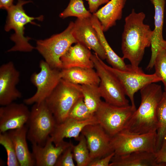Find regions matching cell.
I'll return each mask as SVG.
<instances>
[{
	"label": "cell",
	"mask_w": 166,
	"mask_h": 166,
	"mask_svg": "<svg viewBox=\"0 0 166 166\" xmlns=\"http://www.w3.org/2000/svg\"><path fill=\"white\" fill-rule=\"evenodd\" d=\"M81 87L85 105L91 113L94 114L102 101L98 85H81Z\"/></svg>",
	"instance_id": "26"
},
{
	"label": "cell",
	"mask_w": 166,
	"mask_h": 166,
	"mask_svg": "<svg viewBox=\"0 0 166 166\" xmlns=\"http://www.w3.org/2000/svg\"><path fill=\"white\" fill-rule=\"evenodd\" d=\"M20 73L10 61L0 67V105L4 106L21 98L22 94L16 86L20 81Z\"/></svg>",
	"instance_id": "13"
},
{
	"label": "cell",
	"mask_w": 166,
	"mask_h": 166,
	"mask_svg": "<svg viewBox=\"0 0 166 166\" xmlns=\"http://www.w3.org/2000/svg\"><path fill=\"white\" fill-rule=\"evenodd\" d=\"M88 2L89 11L93 14L96 12L99 7L107 3L109 0H86Z\"/></svg>",
	"instance_id": "35"
},
{
	"label": "cell",
	"mask_w": 166,
	"mask_h": 166,
	"mask_svg": "<svg viewBox=\"0 0 166 166\" xmlns=\"http://www.w3.org/2000/svg\"><path fill=\"white\" fill-rule=\"evenodd\" d=\"M28 127L26 124L7 132L14 144L20 166L35 165L32 153L29 151L26 139Z\"/></svg>",
	"instance_id": "20"
},
{
	"label": "cell",
	"mask_w": 166,
	"mask_h": 166,
	"mask_svg": "<svg viewBox=\"0 0 166 166\" xmlns=\"http://www.w3.org/2000/svg\"><path fill=\"white\" fill-rule=\"evenodd\" d=\"M105 66L119 80L126 95L130 100L131 105L135 108V93L150 84L162 81V80L155 73L152 74H146L142 70L137 72H129L114 68L106 64Z\"/></svg>",
	"instance_id": "11"
},
{
	"label": "cell",
	"mask_w": 166,
	"mask_h": 166,
	"mask_svg": "<svg viewBox=\"0 0 166 166\" xmlns=\"http://www.w3.org/2000/svg\"><path fill=\"white\" fill-rule=\"evenodd\" d=\"M27 139L32 144L43 146L57 124L45 101L34 104L26 123Z\"/></svg>",
	"instance_id": "6"
},
{
	"label": "cell",
	"mask_w": 166,
	"mask_h": 166,
	"mask_svg": "<svg viewBox=\"0 0 166 166\" xmlns=\"http://www.w3.org/2000/svg\"><path fill=\"white\" fill-rule=\"evenodd\" d=\"M94 114L91 113L85 105L83 97H81L73 105L69 113L67 118L84 120L90 118Z\"/></svg>",
	"instance_id": "30"
},
{
	"label": "cell",
	"mask_w": 166,
	"mask_h": 166,
	"mask_svg": "<svg viewBox=\"0 0 166 166\" xmlns=\"http://www.w3.org/2000/svg\"><path fill=\"white\" fill-rule=\"evenodd\" d=\"M81 134L86 139L92 160L113 152L111 144V137L98 123L86 125Z\"/></svg>",
	"instance_id": "12"
},
{
	"label": "cell",
	"mask_w": 166,
	"mask_h": 166,
	"mask_svg": "<svg viewBox=\"0 0 166 166\" xmlns=\"http://www.w3.org/2000/svg\"><path fill=\"white\" fill-rule=\"evenodd\" d=\"M140 91V105L123 130L136 134L156 132L158 128L156 111L163 93L161 86L156 83H152Z\"/></svg>",
	"instance_id": "2"
},
{
	"label": "cell",
	"mask_w": 166,
	"mask_h": 166,
	"mask_svg": "<svg viewBox=\"0 0 166 166\" xmlns=\"http://www.w3.org/2000/svg\"><path fill=\"white\" fill-rule=\"evenodd\" d=\"M61 78L77 85H99L100 78L93 68L74 67L61 70Z\"/></svg>",
	"instance_id": "24"
},
{
	"label": "cell",
	"mask_w": 166,
	"mask_h": 166,
	"mask_svg": "<svg viewBox=\"0 0 166 166\" xmlns=\"http://www.w3.org/2000/svg\"><path fill=\"white\" fill-rule=\"evenodd\" d=\"M73 144L66 148L58 158L55 166H75L72 151Z\"/></svg>",
	"instance_id": "32"
},
{
	"label": "cell",
	"mask_w": 166,
	"mask_h": 166,
	"mask_svg": "<svg viewBox=\"0 0 166 166\" xmlns=\"http://www.w3.org/2000/svg\"><path fill=\"white\" fill-rule=\"evenodd\" d=\"M16 5H13L7 10L8 15L4 29L6 32L13 29L15 31L10 38L11 40L15 43V45L7 50L8 52L20 51L30 52L34 49L29 42L31 38L25 37L24 36L25 26L30 23L33 25L39 26L33 21L37 19L42 21L43 16L35 18L30 17L27 14L23 8V6L26 4L31 2L18 0Z\"/></svg>",
	"instance_id": "3"
},
{
	"label": "cell",
	"mask_w": 166,
	"mask_h": 166,
	"mask_svg": "<svg viewBox=\"0 0 166 166\" xmlns=\"http://www.w3.org/2000/svg\"><path fill=\"white\" fill-rule=\"evenodd\" d=\"M93 26L95 29L100 42L105 52L106 59L108 63L114 68L122 71L132 72L134 70L130 65H127L124 59L119 57L109 45L105 36L101 24L97 18L93 14L91 17Z\"/></svg>",
	"instance_id": "23"
},
{
	"label": "cell",
	"mask_w": 166,
	"mask_h": 166,
	"mask_svg": "<svg viewBox=\"0 0 166 166\" xmlns=\"http://www.w3.org/2000/svg\"><path fill=\"white\" fill-rule=\"evenodd\" d=\"M154 67L155 73L162 80L166 90V49L165 48H162L158 52Z\"/></svg>",
	"instance_id": "31"
},
{
	"label": "cell",
	"mask_w": 166,
	"mask_h": 166,
	"mask_svg": "<svg viewBox=\"0 0 166 166\" xmlns=\"http://www.w3.org/2000/svg\"><path fill=\"white\" fill-rule=\"evenodd\" d=\"M92 54L89 49L77 42L71 46L61 57L62 69L74 67L93 68L94 64L91 59Z\"/></svg>",
	"instance_id": "19"
},
{
	"label": "cell",
	"mask_w": 166,
	"mask_h": 166,
	"mask_svg": "<svg viewBox=\"0 0 166 166\" xmlns=\"http://www.w3.org/2000/svg\"><path fill=\"white\" fill-rule=\"evenodd\" d=\"M98 123L94 114L90 118L84 120L67 118L63 122L56 124L50 136L56 146L64 140L65 138H73L78 140L80 133L85 126Z\"/></svg>",
	"instance_id": "18"
},
{
	"label": "cell",
	"mask_w": 166,
	"mask_h": 166,
	"mask_svg": "<svg viewBox=\"0 0 166 166\" xmlns=\"http://www.w3.org/2000/svg\"><path fill=\"white\" fill-rule=\"evenodd\" d=\"M53 144L50 136L43 146L32 144V153L35 166H55L60 156L72 143L64 140L57 146H54Z\"/></svg>",
	"instance_id": "17"
},
{
	"label": "cell",
	"mask_w": 166,
	"mask_h": 166,
	"mask_svg": "<svg viewBox=\"0 0 166 166\" xmlns=\"http://www.w3.org/2000/svg\"><path fill=\"white\" fill-rule=\"evenodd\" d=\"M136 109L131 105L118 106L102 101L94 115L98 124L111 137L124 129Z\"/></svg>",
	"instance_id": "9"
},
{
	"label": "cell",
	"mask_w": 166,
	"mask_h": 166,
	"mask_svg": "<svg viewBox=\"0 0 166 166\" xmlns=\"http://www.w3.org/2000/svg\"><path fill=\"white\" fill-rule=\"evenodd\" d=\"M78 144L73 145L74 159L77 166H88L92 161L85 137L81 133L78 140Z\"/></svg>",
	"instance_id": "27"
},
{
	"label": "cell",
	"mask_w": 166,
	"mask_h": 166,
	"mask_svg": "<svg viewBox=\"0 0 166 166\" xmlns=\"http://www.w3.org/2000/svg\"><path fill=\"white\" fill-rule=\"evenodd\" d=\"M114 152L103 157L92 160L88 166H109L112 159L114 156Z\"/></svg>",
	"instance_id": "33"
},
{
	"label": "cell",
	"mask_w": 166,
	"mask_h": 166,
	"mask_svg": "<svg viewBox=\"0 0 166 166\" xmlns=\"http://www.w3.org/2000/svg\"><path fill=\"white\" fill-rule=\"evenodd\" d=\"M145 14L136 13L132 9L125 18L122 36L121 48L124 59H128L132 69L136 71L142 70L139 67L146 48L151 46L153 30L144 23Z\"/></svg>",
	"instance_id": "1"
},
{
	"label": "cell",
	"mask_w": 166,
	"mask_h": 166,
	"mask_svg": "<svg viewBox=\"0 0 166 166\" xmlns=\"http://www.w3.org/2000/svg\"><path fill=\"white\" fill-rule=\"evenodd\" d=\"M39 67V72L34 73L31 76L30 81L37 91L33 96L24 100V103L26 105L45 101L62 79L61 69L51 68L45 61H40Z\"/></svg>",
	"instance_id": "10"
},
{
	"label": "cell",
	"mask_w": 166,
	"mask_h": 166,
	"mask_svg": "<svg viewBox=\"0 0 166 166\" xmlns=\"http://www.w3.org/2000/svg\"><path fill=\"white\" fill-rule=\"evenodd\" d=\"M14 0H0V7L7 10L13 5Z\"/></svg>",
	"instance_id": "36"
},
{
	"label": "cell",
	"mask_w": 166,
	"mask_h": 166,
	"mask_svg": "<svg viewBox=\"0 0 166 166\" xmlns=\"http://www.w3.org/2000/svg\"><path fill=\"white\" fill-rule=\"evenodd\" d=\"M92 15L85 7L83 0H70L67 6L60 14L59 17L63 19L69 17L83 19L90 18Z\"/></svg>",
	"instance_id": "28"
},
{
	"label": "cell",
	"mask_w": 166,
	"mask_h": 166,
	"mask_svg": "<svg viewBox=\"0 0 166 166\" xmlns=\"http://www.w3.org/2000/svg\"><path fill=\"white\" fill-rule=\"evenodd\" d=\"M73 25L74 22L71 21L62 32L37 41L35 48L53 68L62 69L61 57L73 44L77 43L73 34Z\"/></svg>",
	"instance_id": "5"
},
{
	"label": "cell",
	"mask_w": 166,
	"mask_h": 166,
	"mask_svg": "<svg viewBox=\"0 0 166 166\" xmlns=\"http://www.w3.org/2000/svg\"><path fill=\"white\" fill-rule=\"evenodd\" d=\"M156 116L158 128L156 132V152L166 140V90L163 92L158 105Z\"/></svg>",
	"instance_id": "25"
},
{
	"label": "cell",
	"mask_w": 166,
	"mask_h": 166,
	"mask_svg": "<svg viewBox=\"0 0 166 166\" xmlns=\"http://www.w3.org/2000/svg\"><path fill=\"white\" fill-rule=\"evenodd\" d=\"M24 103L12 102L0 108V133L20 128L26 124L30 111Z\"/></svg>",
	"instance_id": "15"
},
{
	"label": "cell",
	"mask_w": 166,
	"mask_h": 166,
	"mask_svg": "<svg viewBox=\"0 0 166 166\" xmlns=\"http://www.w3.org/2000/svg\"><path fill=\"white\" fill-rule=\"evenodd\" d=\"M156 160L158 163L166 164V140L160 148L155 152Z\"/></svg>",
	"instance_id": "34"
},
{
	"label": "cell",
	"mask_w": 166,
	"mask_h": 166,
	"mask_svg": "<svg viewBox=\"0 0 166 166\" xmlns=\"http://www.w3.org/2000/svg\"><path fill=\"white\" fill-rule=\"evenodd\" d=\"M83 97L81 85L61 79L46 99V104L52 113L57 124L64 121L75 102Z\"/></svg>",
	"instance_id": "4"
},
{
	"label": "cell",
	"mask_w": 166,
	"mask_h": 166,
	"mask_svg": "<svg viewBox=\"0 0 166 166\" xmlns=\"http://www.w3.org/2000/svg\"><path fill=\"white\" fill-rule=\"evenodd\" d=\"M154 8V28L153 30L151 45V55L146 69L148 70L154 67L156 57L159 51L164 47L166 41L163 35L165 0H149Z\"/></svg>",
	"instance_id": "16"
},
{
	"label": "cell",
	"mask_w": 166,
	"mask_h": 166,
	"mask_svg": "<svg viewBox=\"0 0 166 166\" xmlns=\"http://www.w3.org/2000/svg\"><path fill=\"white\" fill-rule=\"evenodd\" d=\"M164 48H165L166 49V41L164 46Z\"/></svg>",
	"instance_id": "37"
},
{
	"label": "cell",
	"mask_w": 166,
	"mask_h": 166,
	"mask_svg": "<svg viewBox=\"0 0 166 166\" xmlns=\"http://www.w3.org/2000/svg\"><path fill=\"white\" fill-rule=\"evenodd\" d=\"M156 136V132L136 134L123 130L111 137L110 143L114 156L137 151L155 152Z\"/></svg>",
	"instance_id": "8"
},
{
	"label": "cell",
	"mask_w": 166,
	"mask_h": 166,
	"mask_svg": "<svg viewBox=\"0 0 166 166\" xmlns=\"http://www.w3.org/2000/svg\"><path fill=\"white\" fill-rule=\"evenodd\" d=\"M126 0H110L93 14L100 22L104 32L115 26L122 18Z\"/></svg>",
	"instance_id": "21"
},
{
	"label": "cell",
	"mask_w": 166,
	"mask_h": 166,
	"mask_svg": "<svg viewBox=\"0 0 166 166\" xmlns=\"http://www.w3.org/2000/svg\"><path fill=\"white\" fill-rule=\"evenodd\" d=\"M0 144L5 148L7 155L8 166H20L13 143L7 132L0 133Z\"/></svg>",
	"instance_id": "29"
},
{
	"label": "cell",
	"mask_w": 166,
	"mask_h": 166,
	"mask_svg": "<svg viewBox=\"0 0 166 166\" xmlns=\"http://www.w3.org/2000/svg\"><path fill=\"white\" fill-rule=\"evenodd\" d=\"M91 59L100 78L98 85L101 97L105 101L118 106L129 105L123 88L119 80L106 67L105 63L95 53Z\"/></svg>",
	"instance_id": "7"
},
{
	"label": "cell",
	"mask_w": 166,
	"mask_h": 166,
	"mask_svg": "<svg viewBox=\"0 0 166 166\" xmlns=\"http://www.w3.org/2000/svg\"><path fill=\"white\" fill-rule=\"evenodd\" d=\"M166 164L158 163L155 152L137 151L125 155L114 156L109 166H165Z\"/></svg>",
	"instance_id": "22"
},
{
	"label": "cell",
	"mask_w": 166,
	"mask_h": 166,
	"mask_svg": "<svg viewBox=\"0 0 166 166\" xmlns=\"http://www.w3.org/2000/svg\"><path fill=\"white\" fill-rule=\"evenodd\" d=\"M73 34L77 42L93 50L102 60L106 59L105 52L93 26L91 17L77 18L74 22Z\"/></svg>",
	"instance_id": "14"
}]
</instances>
